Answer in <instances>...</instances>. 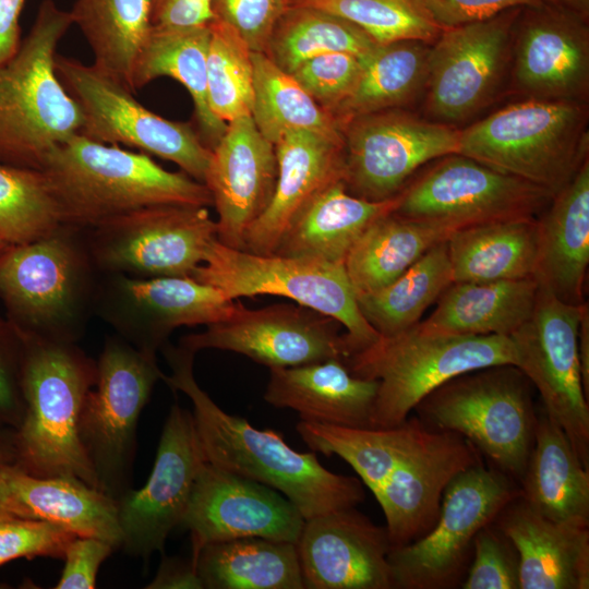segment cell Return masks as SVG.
<instances>
[{
	"label": "cell",
	"instance_id": "6da1fadb",
	"mask_svg": "<svg viewBox=\"0 0 589 589\" xmlns=\"http://www.w3.org/2000/svg\"><path fill=\"white\" fill-rule=\"evenodd\" d=\"M160 351L171 369V374H164L161 380L192 401L206 462L279 491L305 520L356 507L364 500L357 478L332 472L314 453L292 449L278 432L257 430L245 419L219 408L194 377V351L169 342Z\"/></svg>",
	"mask_w": 589,
	"mask_h": 589
},
{
	"label": "cell",
	"instance_id": "7a4b0ae2",
	"mask_svg": "<svg viewBox=\"0 0 589 589\" xmlns=\"http://www.w3.org/2000/svg\"><path fill=\"white\" fill-rule=\"evenodd\" d=\"M62 225L83 230L117 216L163 204L213 206L207 187L172 172L149 155L76 134L56 146L41 169Z\"/></svg>",
	"mask_w": 589,
	"mask_h": 589
},
{
	"label": "cell",
	"instance_id": "3957f363",
	"mask_svg": "<svg viewBox=\"0 0 589 589\" xmlns=\"http://www.w3.org/2000/svg\"><path fill=\"white\" fill-rule=\"evenodd\" d=\"M21 335L25 411L13 433L14 465L36 477H73L98 489L77 430L83 401L96 382V361L76 342Z\"/></svg>",
	"mask_w": 589,
	"mask_h": 589
},
{
	"label": "cell",
	"instance_id": "277c9868",
	"mask_svg": "<svg viewBox=\"0 0 589 589\" xmlns=\"http://www.w3.org/2000/svg\"><path fill=\"white\" fill-rule=\"evenodd\" d=\"M70 11L40 3L16 52L0 64V164L41 169L47 155L80 133L83 117L56 72Z\"/></svg>",
	"mask_w": 589,
	"mask_h": 589
},
{
	"label": "cell",
	"instance_id": "5b68a950",
	"mask_svg": "<svg viewBox=\"0 0 589 589\" xmlns=\"http://www.w3.org/2000/svg\"><path fill=\"white\" fill-rule=\"evenodd\" d=\"M99 277L84 230L68 225L0 254V299L9 321L41 339H81L94 314Z\"/></svg>",
	"mask_w": 589,
	"mask_h": 589
},
{
	"label": "cell",
	"instance_id": "8992f818",
	"mask_svg": "<svg viewBox=\"0 0 589 589\" xmlns=\"http://www.w3.org/2000/svg\"><path fill=\"white\" fill-rule=\"evenodd\" d=\"M359 377L378 381L372 428H393L445 382L470 371L515 365L509 336L434 332L421 322L344 360Z\"/></svg>",
	"mask_w": 589,
	"mask_h": 589
},
{
	"label": "cell",
	"instance_id": "52a82bcc",
	"mask_svg": "<svg viewBox=\"0 0 589 589\" xmlns=\"http://www.w3.org/2000/svg\"><path fill=\"white\" fill-rule=\"evenodd\" d=\"M588 113L587 101L526 98L460 130L458 154L554 196L588 158Z\"/></svg>",
	"mask_w": 589,
	"mask_h": 589
},
{
	"label": "cell",
	"instance_id": "ba28073f",
	"mask_svg": "<svg viewBox=\"0 0 589 589\" xmlns=\"http://www.w3.org/2000/svg\"><path fill=\"white\" fill-rule=\"evenodd\" d=\"M429 428L454 432L497 470L521 479L533 445L537 411L530 382L513 364L460 374L414 408Z\"/></svg>",
	"mask_w": 589,
	"mask_h": 589
},
{
	"label": "cell",
	"instance_id": "9c48e42d",
	"mask_svg": "<svg viewBox=\"0 0 589 589\" xmlns=\"http://www.w3.org/2000/svg\"><path fill=\"white\" fill-rule=\"evenodd\" d=\"M192 278L218 288L230 299L281 296L335 318L346 328V358L381 337L362 315L342 263L256 254L215 239Z\"/></svg>",
	"mask_w": 589,
	"mask_h": 589
},
{
	"label": "cell",
	"instance_id": "30bf717a",
	"mask_svg": "<svg viewBox=\"0 0 589 589\" xmlns=\"http://www.w3.org/2000/svg\"><path fill=\"white\" fill-rule=\"evenodd\" d=\"M97 376L79 417V436L100 491L119 500L132 489L140 414L164 373L156 354L107 337Z\"/></svg>",
	"mask_w": 589,
	"mask_h": 589
},
{
	"label": "cell",
	"instance_id": "8fae6325",
	"mask_svg": "<svg viewBox=\"0 0 589 589\" xmlns=\"http://www.w3.org/2000/svg\"><path fill=\"white\" fill-rule=\"evenodd\" d=\"M519 495L520 489L496 468L479 462L459 472L444 491L432 529L411 543L390 549L394 588L448 589L460 585L471 562L474 537Z\"/></svg>",
	"mask_w": 589,
	"mask_h": 589
},
{
	"label": "cell",
	"instance_id": "7c38bea8",
	"mask_svg": "<svg viewBox=\"0 0 589 589\" xmlns=\"http://www.w3.org/2000/svg\"><path fill=\"white\" fill-rule=\"evenodd\" d=\"M56 72L81 109L80 134L172 161L191 178L204 182L212 149L191 124L153 112L94 64L57 55Z\"/></svg>",
	"mask_w": 589,
	"mask_h": 589
},
{
	"label": "cell",
	"instance_id": "4fadbf2b",
	"mask_svg": "<svg viewBox=\"0 0 589 589\" xmlns=\"http://www.w3.org/2000/svg\"><path fill=\"white\" fill-rule=\"evenodd\" d=\"M96 268L133 277H192L217 239L207 206L163 204L84 230Z\"/></svg>",
	"mask_w": 589,
	"mask_h": 589
},
{
	"label": "cell",
	"instance_id": "5bb4252c",
	"mask_svg": "<svg viewBox=\"0 0 589 589\" xmlns=\"http://www.w3.org/2000/svg\"><path fill=\"white\" fill-rule=\"evenodd\" d=\"M519 9L443 28L429 50L426 119L455 127L480 113L506 89Z\"/></svg>",
	"mask_w": 589,
	"mask_h": 589
},
{
	"label": "cell",
	"instance_id": "9a60e30c",
	"mask_svg": "<svg viewBox=\"0 0 589 589\" xmlns=\"http://www.w3.org/2000/svg\"><path fill=\"white\" fill-rule=\"evenodd\" d=\"M553 195L526 180L460 154L435 159L397 194L395 215L464 228L537 217Z\"/></svg>",
	"mask_w": 589,
	"mask_h": 589
},
{
	"label": "cell",
	"instance_id": "2e32d148",
	"mask_svg": "<svg viewBox=\"0 0 589 589\" xmlns=\"http://www.w3.org/2000/svg\"><path fill=\"white\" fill-rule=\"evenodd\" d=\"M588 304L565 303L539 285L531 316L509 337L517 366L539 392L543 409L563 429L589 469V398L578 351V330Z\"/></svg>",
	"mask_w": 589,
	"mask_h": 589
},
{
	"label": "cell",
	"instance_id": "e0dca14e",
	"mask_svg": "<svg viewBox=\"0 0 589 589\" xmlns=\"http://www.w3.org/2000/svg\"><path fill=\"white\" fill-rule=\"evenodd\" d=\"M346 190L373 202L395 197L429 161L458 154L460 130L392 108L340 125Z\"/></svg>",
	"mask_w": 589,
	"mask_h": 589
},
{
	"label": "cell",
	"instance_id": "ac0fdd59",
	"mask_svg": "<svg viewBox=\"0 0 589 589\" xmlns=\"http://www.w3.org/2000/svg\"><path fill=\"white\" fill-rule=\"evenodd\" d=\"M236 306V299L192 277L100 273L94 314L136 349L156 354L178 327L220 322Z\"/></svg>",
	"mask_w": 589,
	"mask_h": 589
},
{
	"label": "cell",
	"instance_id": "d6986e66",
	"mask_svg": "<svg viewBox=\"0 0 589 589\" xmlns=\"http://www.w3.org/2000/svg\"><path fill=\"white\" fill-rule=\"evenodd\" d=\"M204 462L193 413L176 402L163 426L146 483L116 501L121 548L127 554L144 561L155 552L164 554L169 533L181 525Z\"/></svg>",
	"mask_w": 589,
	"mask_h": 589
},
{
	"label": "cell",
	"instance_id": "ffe728a7",
	"mask_svg": "<svg viewBox=\"0 0 589 589\" xmlns=\"http://www.w3.org/2000/svg\"><path fill=\"white\" fill-rule=\"evenodd\" d=\"M508 83V92L526 98L587 101L588 17L548 0L520 7Z\"/></svg>",
	"mask_w": 589,
	"mask_h": 589
},
{
	"label": "cell",
	"instance_id": "44dd1931",
	"mask_svg": "<svg viewBox=\"0 0 589 589\" xmlns=\"http://www.w3.org/2000/svg\"><path fill=\"white\" fill-rule=\"evenodd\" d=\"M342 325L303 305L273 304L248 309L237 301L232 314L206 330L183 336L179 346L195 353L218 349L241 353L269 368H289L345 359Z\"/></svg>",
	"mask_w": 589,
	"mask_h": 589
},
{
	"label": "cell",
	"instance_id": "7402d4cb",
	"mask_svg": "<svg viewBox=\"0 0 589 589\" xmlns=\"http://www.w3.org/2000/svg\"><path fill=\"white\" fill-rule=\"evenodd\" d=\"M304 522L279 491L205 461L180 526L190 531L194 561L206 544L240 538L297 543Z\"/></svg>",
	"mask_w": 589,
	"mask_h": 589
},
{
	"label": "cell",
	"instance_id": "603a6c76",
	"mask_svg": "<svg viewBox=\"0 0 589 589\" xmlns=\"http://www.w3.org/2000/svg\"><path fill=\"white\" fill-rule=\"evenodd\" d=\"M277 172L275 145L252 117L229 121L212 148L203 182L218 214L216 238L220 243L244 250L248 230L272 201Z\"/></svg>",
	"mask_w": 589,
	"mask_h": 589
},
{
	"label": "cell",
	"instance_id": "cb8c5ba5",
	"mask_svg": "<svg viewBox=\"0 0 589 589\" xmlns=\"http://www.w3.org/2000/svg\"><path fill=\"white\" fill-rule=\"evenodd\" d=\"M296 545L304 588L394 589L386 528L356 507L306 519Z\"/></svg>",
	"mask_w": 589,
	"mask_h": 589
},
{
	"label": "cell",
	"instance_id": "d4e9b609",
	"mask_svg": "<svg viewBox=\"0 0 589 589\" xmlns=\"http://www.w3.org/2000/svg\"><path fill=\"white\" fill-rule=\"evenodd\" d=\"M479 462V452L462 436L431 429L373 492L386 519L390 546H402L426 534L436 522L448 483Z\"/></svg>",
	"mask_w": 589,
	"mask_h": 589
},
{
	"label": "cell",
	"instance_id": "484cf974",
	"mask_svg": "<svg viewBox=\"0 0 589 589\" xmlns=\"http://www.w3.org/2000/svg\"><path fill=\"white\" fill-rule=\"evenodd\" d=\"M278 172L274 195L247 232L244 250L273 254L297 215L325 188L342 180L344 142L294 130L275 143Z\"/></svg>",
	"mask_w": 589,
	"mask_h": 589
},
{
	"label": "cell",
	"instance_id": "4316f807",
	"mask_svg": "<svg viewBox=\"0 0 589 589\" xmlns=\"http://www.w3.org/2000/svg\"><path fill=\"white\" fill-rule=\"evenodd\" d=\"M0 509L11 516L46 521L80 537H95L121 548L116 501L73 477H36L14 464L0 468Z\"/></svg>",
	"mask_w": 589,
	"mask_h": 589
},
{
	"label": "cell",
	"instance_id": "83f0119b",
	"mask_svg": "<svg viewBox=\"0 0 589 589\" xmlns=\"http://www.w3.org/2000/svg\"><path fill=\"white\" fill-rule=\"evenodd\" d=\"M493 522L517 552L519 589L589 588V527L550 520L520 495Z\"/></svg>",
	"mask_w": 589,
	"mask_h": 589
},
{
	"label": "cell",
	"instance_id": "f1b7e54d",
	"mask_svg": "<svg viewBox=\"0 0 589 589\" xmlns=\"http://www.w3.org/2000/svg\"><path fill=\"white\" fill-rule=\"evenodd\" d=\"M378 381L353 375L342 359L269 368L264 399L289 408L301 420L347 428H372Z\"/></svg>",
	"mask_w": 589,
	"mask_h": 589
},
{
	"label": "cell",
	"instance_id": "f546056e",
	"mask_svg": "<svg viewBox=\"0 0 589 589\" xmlns=\"http://www.w3.org/2000/svg\"><path fill=\"white\" fill-rule=\"evenodd\" d=\"M534 278L558 300L585 303L589 263V159L538 217Z\"/></svg>",
	"mask_w": 589,
	"mask_h": 589
},
{
	"label": "cell",
	"instance_id": "4dcf8cb0",
	"mask_svg": "<svg viewBox=\"0 0 589 589\" xmlns=\"http://www.w3.org/2000/svg\"><path fill=\"white\" fill-rule=\"evenodd\" d=\"M520 481V497L534 512L556 522L589 527V469L543 408L537 412L533 445Z\"/></svg>",
	"mask_w": 589,
	"mask_h": 589
},
{
	"label": "cell",
	"instance_id": "1f68e13d",
	"mask_svg": "<svg viewBox=\"0 0 589 589\" xmlns=\"http://www.w3.org/2000/svg\"><path fill=\"white\" fill-rule=\"evenodd\" d=\"M396 203L397 195L368 201L350 194L342 180L334 182L297 215L273 254L344 264L363 231Z\"/></svg>",
	"mask_w": 589,
	"mask_h": 589
},
{
	"label": "cell",
	"instance_id": "d6a6232c",
	"mask_svg": "<svg viewBox=\"0 0 589 589\" xmlns=\"http://www.w3.org/2000/svg\"><path fill=\"white\" fill-rule=\"evenodd\" d=\"M538 288L534 277L453 283L421 324L447 334L510 336L531 316Z\"/></svg>",
	"mask_w": 589,
	"mask_h": 589
},
{
	"label": "cell",
	"instance_id": "836d02e7",
	"mask_svg": "<svg viewBox=\"0 0 589 589\" xmlns=\"http://www.w3.org/2000/svg\"><path fill=\"white\" fill-rule=\"evenodd\" d=\"M538 242V217L459 228L447 239L453 283L534 277Z\"/></svg>",
	"mask_w": 589,
	"mask_h": 589
},
{
	"label": "cell",
	"instance_id": "e575fe53",
	"mask_svg": "<svg viewBox=\"0 0 589 589\" xmlns=\"http://www.w3.org/2000/svg\"><path fill=\"white\" fill-rule=\"evenodd\" d=\"M457 229L445 223L404 218L393 212L377 218L344 261L356 296L386 287Z\"/></svg>",
	"mask_w": 589,
	"mask_h": 589
},
{
	"label": "cell",
	"instance_id": "d590c367",
	"mask_svg": "<svg viewBox=\"0 0 589 589\" xmlns=\"http://www.w3.org/2000/svg\"><path fill=\"white\" fill-rule=\"evenodd\" d=\"M208 26L158 29L153 28L142 46L133 69V92L149 82L168 76L191 95L197 132L212 149L227 129L211 109L207 96Z\"/></svg>",
	"mask_w": 589,
	"mask_h": 589
},
{
	"label": "cell",
	"instance_id": "8d00e7d4",
	"mask_svg": "<svg viewBox=\"0 0 589 589\" xmlns=\"http://www.w3.org/2000/svg\"><path fill=\"white\" fill-rule=\"evenodd\" d=\"M296 430L312 450L342 458L373 493L426 438L431 428L419 418H407L393 428H347L301 420Z\"/></svg>",
	"mask_w": 589,
	"mask_h": 589
},
{
	"label": "cell",
	"instance_id": "74e56055",
	"mask_svg": "<svg viewBox=\"0 0 589 589\" xmlns=\"http://www.w3.org/2000/svg\"><path fill=\"white\" fill-rule=\"evenodd\" d=\"M207 589H303L296 543L240 538L206 544L192 561Z\"/></svg>",
	"mask_w": 589,
	"mask_h": 589
},
{
	"label": "cell",
	"instance_id": "f35d334b",
	"mask_svg": "<svg viewBox=\"0 0 589 589\" xmlns=\"http://www.w3.org/2000/svg\"><path fill=\"white\" fill-rule=\"evenodd\" d=\"M430 45L421 40L377 44L361 57L362 72L351 95L332 113L339 127L350 118L402 108L424 92Z\"/></svg>",
	"mask_w": 589,
	"mask_h": 589
},
{
	"label": "cell",
	"instance_id": "ab89813d",
	"mask_svg": "<svg viewBox=\"0 0 589 589\" xmlns=\"http://www.w3.org/2000/svg\"><path fill=\"white\" fill-rule=\"evenodd\" d=\"M152 0H76L72 22L94 55V65L133 93L134 64L151 31Z\"/></svg>",
	"mask_w": 589,
	"mask_h": 589
},
{
	"label": "cell",
	"instance_id": "60d3db41",
	"mask_svg": "<svg viewBox=\"0 0 589 589\" xmlns=\"http://www.w3.org/2000/svg\"><path fill=\"white\" fill-rule=\"evenodd\" d=\"M453 284L447 240L431 248L386 287L357 296L358 306L381 337L397 335L417 323Z\"/></svg>",
	"mask_w": 589,
	"mask_h": 589
},
{
	"label": "cell",
	"instance_id": "b9f144b4",
	"mask_svg": "<svg viewBox=\"0 0 589 589\" xmlns=\"http://www.w3.org/2000/svg\"><path fill=\"white\" fill-rule=\"evenodd\" d=\"M377 43L352 22L320 8L289 2L271 36L266 53L291 73L304 61L328 52L368 55Z\"/></svg>",
	"mask_w": 589,
	"mask_h": 589
},
{
	"label": "cell",
	"instance_id": "7bdbcfd3",
	"mask_svg": "<svg viewBox=\"0 0 589 589\" xmlns=\"http://www.w3.org/2000/svg\"><path fill=\"white\" fill-rule=\"evenodd\" d=\"M254 100L251 117L259 131L275 143L284 133L304 130L341 141L336 119L263 52H253Z\"/></svg>",
	"mask_w": 589,
	"mask_h": 589
},
{
	"label": "cell",
	"instance_id": "ee69618b",
	"mask_svg": "<svg viewBox=\"0 0 589 589\" xmlns=\"http://www.w3.org/2000/svg\"><path fill=\"white\" fill-rule=\"evenodd\" d=\"M61 225L43 170L0 164V239L9 245L28 243Z\"/></svg>",
	"mask_w": 589,
	"mask_h": 589
},
{
	"label": "cell",
	"instance_id": "f6af8a7d",
	"mask_svg": "<svg viewBox=\"0 0 589 589\" xmlns=\"http://www.w3.org/2000/svg\"><path fill=\"white\" fill-rule=\"evenodd\" d=\"M207 96L212 111L223 121L251 116L254 100L252 50L228 24H209Z\"/></svg>",
	"mask_w": 589,
	"mask_h": 589
},
{
	"label": "cell",
	"instance_id": "bcb514c9",
	"mask_svg": "<svg viewBox=\"0 0 589 589\" xmlns=\"http://www.w3.org/2000/svg\"><path fill=\"white\" fill-rule=\"evenodd\" d=\"M339 15L377 44L421 40L432 45L443 28L419 0H288Z\"/></svg>",
	"mask_w": 589,
	"mask_h": 589
},
{
	"label": "cell",
	"instance_id": "7dc6e473",
	"mask_svg": "<svg viewBox=\"0 0 589 589\" xmlns=\"http://www.w3.org/2000/svg\"><path fill=\"white\" fill-rule=\"evenodd\" d=\"M361 72V57L347 52H328L304 61L290 74L332 115L351 95Z\"/></svg>",
	"mask_w": 589,
	"mask_h": 589
},
{
	"label": "cell",
	"instance_id": "c3c4849f",
	"mask_svg": "<svg viewBox=\"0 0 589 589\" xmlns=\"http://www.w3.org/2000/svg\"><path fill=\"white\" fill-rule=\"evenodd\" d=\"M471 558L462 589H519L517 552L494 522L474 537Z\"/></svg>",
	"mask_w": 589,
	"mask_h": 589
},
{
	"label": "cell",
	"instance_id": "681fc988",
	"mask_svg": "<svg viewBox=\"0 0 589 589\" xmlns=\"http://www.w3.org/2000/svg\"><path fill=\"white\" fill-rule=\"evenodd\" d=\"M75 537L46 521L8 515L0 520V566L22 557L63 560L68 545Z\"/></svg>",
	"mask_w": 589,
	"mask_h": 589
},
{
	"label": "cell",
	"instance_id": "f907efd6",
	"mask_svg": "<svg viewBox=\"0 0 589 589\" xmlns=\"http://www.w3.org/2000/svg\"><path fill=\"white\" fill-rule=\"evenodd\" d=\"M288 0H212L214 20L231 26L253 52L266 53Z\"/></svg>",
	"mask_w": 589,
	"mask_h": 589
},
{
	"label": "cell",
	"instance_id": "816d5d0a",
	"mask_svg": "<svg viewBox=\"0 0 589 589\" xmlns=\"http://www.w3.org/2000/svg\"><path fill=\"white\" fill-rule=\"evenodd\" d=\"M24 340L8 320L0 318V426L16 430L25 402L22 388Z\"/></svg>",
	"mask_w": 589,
	"mask_h": 589
},
{
	"label": "cell",
	"instance_id": "f5cc1de1",
	"mask_svg": "<svg viewBox=\"0 0 589 589\" xmlns=\"http://www.w3.org/2000/svg\"><path fill=\"white\" fill-rule=\"evenodd\" d=\"M115 550L99 538L75 537L65 550L64 567L55 588L94 589L100 565Z\"/></svg>",
	"mask_w": 589,
	"mask_h": 589
},
{
	"label": "cell",
	"instance_id": "db71d44e",
	"mask_svg": "<svg viewBox=\"0 0 589 589\" xmlns=\"http://www.w3.org/2000/svg\"><path fill=\"white\" fill-rule=\"evenodd\" d=\"M442 28L490 19L503 11L539 0H419Z\"/></svg>",
	"mask_w": 589,
	"mask_h": 589
},
{
	"label": "cell",
	"instance_id": "11a10c76",
	"mask_svg": "<svg viewBox=\"0 0 589 589\" xmlns=\"http://www.w3.org/2000/svg\"><path fill=\"white\" fill-rule=\"evenodd\" d=\"M213 21L212 0H152L153 28L201 27L208 26Z\"/></svg>",
	"mask_w": 589,
	"mask_h": 589
},
{
	"label": "cell",
	"instance_id": "9f6ffc18",
	"mask_svg": "<svg viewBox=\"0 0 589 589\" xmlns=\"http://www.w3.org/2000/svg\"><path fill=\"white\" fill-rule=\"evenodd\" d=\"M146 589H204L192 560L164 556L154 579Z\"/></svg>",
	"mask_w": 589,
	"mask_h": 589
},
{
	"label": "cell",
	"instance_id": "6f0895ef",
	"mask_svg": "<svg viewBox=\"0 0 589 589\" xmlns=\"http://www.w3.org/2000/svg\"><path fill=\"white\" fill-rule=\"evenodd\" d=\"M25 0H0V64L19 49L21 39L20 15Z\"/></svg>",
	"mask_w": 589,
	"mask_h": 589
},
{
	"label": "cell",
	"instance_id": "680465c9",
	"mask_svg": "<svg viewBox=\"0 0 589 589\" xmlns=\"http://www.w3.org/2000/svg\"><path fill=\"white\" fill-rule=\"evenodd\" d=\"M578 351L586 396L589 398V310L585 309L578 330Z\"/></svg>",
	"mask_w": 589,
	"mask_h": 589
},
{
	"label": "cell",
	"instance_id": "91938a15",
	"mask_svg": "<svg viewBox=\"0 0 589 589\" xmlns=\"http://www.w3.org/2000/svg\"><path fill=\"white\" fill-rule=\"evenodd\" d=\"M13 433L14 430L0 426V468L15 461Z\"/></svg>",
	"mask_w": 589,
	"mask_h": 589
},
{
	"label": "cell",
	"instance_id": "94428289",
	"mask_svg": "<svg viewBox=\"0 0 589 589\" xmlns=\"http://www.w3.org/2000/svg\"><path fill=\"white\" fill-rule=\"evenodd\" d=\"M589 17V0H548Z\"/></svg>",
	"mask_w": 589,
	"mask_h": 589
},
{
	"label": "cell",
	"instance_id": "6125c7cd",
	"mask_svg": "<svg viewBox=\"0 0 589 589\" xmlns=\"http://www.w3.org/2000/svg\"><path fill=\"white\" fill-rule=\"evenodd\" d=\"M9 244H7L4 241H2L0 239V254L3 252V250L8 247Z\"/></svg>",
	"mask_w": 589,
	"mask_h": 589
},
{
	"label": "cell",
	"instance_id": "be15d7a7",
	"mask_svg": "<svg viewBox=\"0 0 589 589\" xmlns=\"http://www.w3.org/2000/svg\"><path fill=\"white\" fill-rule=\"evenodd\" d=\"M8 515H9V514H7V513H4V512H2V510L0 509V520L3 519V518H4L5 516H8Z\"/></svg>",
	"mask_w": 589,
	"mask_h": 589
}]
</instances>
